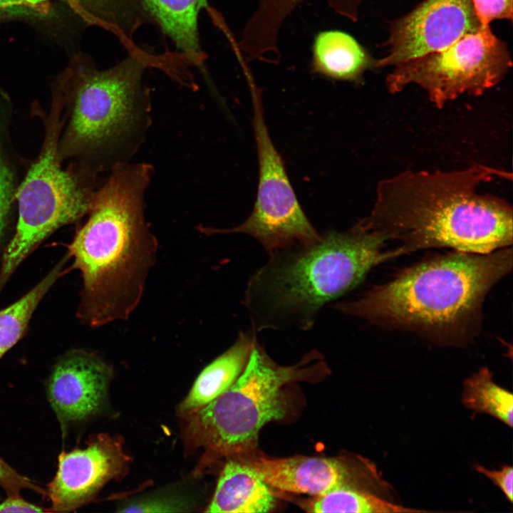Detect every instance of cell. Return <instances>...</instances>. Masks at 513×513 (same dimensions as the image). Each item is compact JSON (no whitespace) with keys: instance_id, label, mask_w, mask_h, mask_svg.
Instances as JSON below:
<instances>
[{"instance_id":"277c9868","label":"cell","mask_w":513,"mask_h":513,"mask_svg":"<svg viewBox=\"0 0 513 513\" xmlns=\"http://www.w3.org/2000/svg\"><path fill=\"white\" fill-rule=\"evenodd\" d=\"M360 222L311 244L275 252L252 274L244 303L252 328L310 330L322 308L358 285L377 265L398 256Z\"/></svg>"},{"instance_id":"ffe728a7","label":"cell","mask_w":513,"mask_h":513,"mask_svg":"<svg viewBox=\"0 0 513 513\" xmlns=\"http://www.w3.org/2000/svg\"><path fill=\"white\" fill-rule=\"evenodd\" d=\"M301 508L309 512L398 513L426 512L388 500L372 491L344 485L304 501Z\"/></svg>"},{"instance_id":"cb8c5ba5","label":"cell","mask_w":513,"mask_h":513,"mask_svg":"<svg viewBox=\"0 0 513 513\" xmlns=\"http://www.w3.org/2000/svg\"><path fill=\"white\" fill-rule=\"evenodd\" d=\"M482 26L496 19L512 20V0H471Z\"/></svg>"},{"instance_id":"ba28073f","label":"cell","mask_w":513,"mask_h":513,"mask_svg":"<svg viewBox=\"0 0 513 513\" xmlns=\"http://www.w3.org/2000/svg\"><path fill=\"white\" fill-rule=\"evenodd\" d=\"M511 66L507 46L485 26L445 49L395 66L386 78V86L395 93L416 84L441 108L462 94L482 95Z\"/></svg>"},{"instance_id":"7a4b0ae2","label":"cell","mask_w":513,"mask_h":513,"mask_svg":"<svg viewBox=\"0 0 513 513\" xmlns=\"http://www.w3.org/2000/svg\"><path fill=\"white\" fill-rule=\"evenodd\" d=\"M109 172L94 193L87 222L68 246L83 279L77 315L92 328L129 318L158 247L145 216L152 166L128 162Z\"/></svg>"},{"instance_id":"5b68a950","label":"cell","mask_w":513,"mask_h":513,"mask_svg":"<svg viewBox=\"0 0 513 513\" xmlns=\"http://www.w3.org/2000/svg\"><path fill=\"white\" fill-rule=\"evenodd\" d=\"M165 58L136 46L123 60L100 70L90 58L79 56L64 83L71 110L60 157L91 158L97 172L130 162L150 125L145 72L154 66L171 78L176 68Z\"/></svg>"},{"instance_id":"4fadbf2b","label":"cell","mask_w":513,"mask_h":513,"mask_svg":"<svg viewBox=\"0 0 513 513\" xmlns=\"http://www.w3.org/2000/svg\"><path fill=\"white\" fill-rule=\"evenodd\" d=\"M271 487L318 496L340 486L353 485L352 472L336 458L294 456L242 460Z\"/></svg>"},{"instance_id":"6da1fadb","label":"cell","mask_w":513,"mask_h":513,"mask_svg":"<svg viewBox=\"0 0 513 513\" xmlns=\"http://www.w3.org/2000/svg\"><path fill=\"white\" fill-rule=\"evenodd\" d=\"M507 173L482 165L454 171L407 170L383 180L359 222L398 244L400 256L430 248L487 254L511 247L512 207L477 187Z\"/></svg>"},{"instance_id":"9a60e30c","label":"cell","mask_w":513,"mask_h":513,"mask_svg":"<svg viewBox=\"0 0 513 513\" xmlns=\"http://www.w3.org/2000/svg\"><path fill=\"white\" fill-rule=\"evenodd\" d=\"M50 0H20L28 8L46 14ZM86 24L97 26L115 36L128 51L137 46L135 35L152 23L141 0H62Z\"/></svg>"},{"instance_id":"7c38bea8","label":"cell","mask_w":513,"mask_h":513,"mask_svg":"<svg viewBox=\"0 0 513 513\" xmlns=\"http://www.w3.org/2000/svg\"><path fill=\"white\" fill-rule=\"evenodd\" d=\"M111 368L96 353L73 349L53 367L47 396L63 430L96 413L105 400Z\"/></svg>"},{"instance_id":"e0dca14e","label":"cell","mask_w":513,"mask_h":513,"mask_svg":"<svg viewBox=\"0 0 513 513\" xmlns=\"http://www.w3.org/2000/svg\"><path fill=\"white\" fill-rule=\"evenodd\" d=\"M276 499L269 487L242 460H229L224 466L206 512L262 513L274 509Z\"/></svg>"},{"instance_id":"8992f818","label":"cell","mask_w":513,"mask_h":513,"mask_svg":"<svg viewBox=\"0 0 513 513\" xmlns=\"http://www.w3.org/2000/svg\"><path fill=\"white\" fill-rule=\"evenodd\" d=\"M326 370L312 351L299 363L283 366L266 354L256 338L242 373L225 392L205 406L183 417L189 445L220 457L253 450L262 427L283 418L286 403L281 388Z\"/></svg>"},{"instance_id":"9c48e42d","label":"cell","mask_w":513,"mask_h":513,"mask_svg":"<svg viewBox=\"0 0 513 513\" xmlns=\"http://www.w3.org/2000/svg\"><path fill=\"white\" fill-rule=\"evenodd\" d=\"M253 105V128L259 159V183L252 212L232 228L205 227L207 235L244 234L256 239L268 254L318 242L321 234L304 214L289 180L282 158L265 123L261 92L254 81L248 82Z\"/></svg>"},{"instance_id":"484cf974","label":"cell","mask_w":513,"mask_h":513,"mask_svg":"<svg viewBox=\"0 0 513 513\" xmlns=\"http://www.w3.org/2000/svg\"><path fill=\"white\" fill-rule=\"evenodd\" d=\"M0 485L9 496H19L23 489H29L36 493L44 494L46 492L31 481L26 477L21 475L13 467L8 465L0 457Z\"/></svg>"},{"instance_id":"83f0119b","label":"cell","mask_w":513,"mask_h":513,"mask_svg":"<svg viewBox=\"0 0 513 513\" xmlns=\"http://www.w3.org/2000/svg\"><path fill=\"white\" fill-rule=\"evenodd\" d=\"M49 512L42 507L31 504L19 496H9L0 503V512Z\"/></svg>"},{"instance_id":"30bf717a","label":"cell","mask_w":513,"mask_h":513,"mask_svg":"<svg viewBox=\"0 0 513 513\" xmlns=\"http://www.w3.org/2000/svg\"><path fill=\"white\" fill-rule=\"evenodd\" d=\"M481 26L471 0H425L393 24L388 53L375 67L395 66L441 51Z\"/></svg>"},{"instance_id":"3957f363","label":"cell","mask_w":513,"mask_h":513,"mask_svg":"<svg viewBox=\"0 0 513 513\" xmlns=\"http://www.w3.org/2000/svg\"><path fill=\"white\" fill-rule=\"evenodd\" d=\"M512 264V246L487 254L453 251L406 268L333 308L378 326L414 333L437 346H466L481 331L487 294Z\"/></svg>"},{"instance_id":"8fae6325","label":"cell","mask_w":513,"mask_h":513,"mask_svg":"<svg viewBox=\"0 0 513 513\" xmlns=\"http://www.w3.org/2000/svg\"><path fill=\"white\" fill-rule=\"evenodd\" d=\"M129 457L120 439L98 434L86 447L62 452L46 494L50 512L73 511L90 502L108 482L125 473Z\"/></svg>"},{"instance_id":"2e32d148","label":"cell","mask_w":513,"mask_h":513,"mask_svg":"<svg viewBox=\"0 0 513 513\" xmlns=\"http://www.w3.org/2000/svg\"><path fill=\"white\" fill-rule=\"evenodd\" d=\"M152 24L168 37L190 66L202 68L206 60L200 38L199 16L207 0H141Z\"/></svg>"},{"instance_id":"7402d4cb","label":"cell","mask_w":513,"mask_h":513,"mask_svg":"<svg viewBox=\"0 0 513 513\" xmlns=\"http://www.w3.org/2000/svg\"><path fill=\"white\" fill-rule=\"evenodd\" d=\"M462 387V403L466 408L487 414L512 428V393L494 383L487 367L480 368L467 378Z\"/></svg>"},{"instance_id":"f1b7e54d","label":"cell","mask_w":513,"mask_h":513,"mask_svg":"<svg viewBox=\"0 0 513 513\" xmlns=\"http://www.w3.org/2000/svg\"><path fill=\"white\" fill-rule=\"evenodd\" d=\"M31 14L39 13L26 6L20 0H0V18Z\"/></svg>"},{"instance_id":"d6986e66","label":"cell","mask_w":513,"mask_h":513,"mask_svg":"<svg viewBox=\"0 0 513 513\" xmlns=\"http://www.w3.org/2000/svg\"><path fill=\"white\" fill-rule=\"evenodd\" d=\"M375 61L349 33L326 30L314 38L311 68L328 78L359 83L365 71L375 67Z\"/></svg>"},{"instance_id":"d4e9b609","label":"cell","mask_w":513,"mask_h":513,"mask_svg":"<svg viewBox=\"0 0 513 513\" xmlns=\"http://www.w3.org/2000/svg\"><path fill=\"white\" fill-rule=\"evenodd\" d=\"M14 194L12 172L0 150V240L7 224Z\"/></svg>"},{"instance_id":"4316f807","label":"cell","mask_w":513,"mask_h":513,"mask_svg":"<svg viewBox=\"0 0 513 513\" xmlns=\"http://www.w3.org/2000/svg\"><path fill=\"white\" fill-rule=\"evenodd\" d=\"M475 470L490 480L505 495L509 502L513 499V469L508 465H504L499 470H489L484 466L476 464Z\"/></svg>"},{"instance_id":"52a82bcc","label":"cell","mask_w":513,"mask_h":513,"mask_svg":"<svg viewBox=\"0 0 513 513\" xmlns=\"http://www.w3.org/2000/svg\"><path fill=\"white\" fill-rule=\"evenodd\" d=\"M63 101L56 96L46 119L40 155L16 193L19 219L0 266V290L22 261L61 227L88 214L97 187V173L90 167L64 170L60 165L59 134Z\"/></svg>"},{"instance_id":"44dd1931","label":"cell","mask_w":513,"mask_h":513,"mask_svg":"<svg viewBox=\"0 0 513 513\" xmlns=\"http://www.w3.org/2000/svg\"><path fill=\"white\" fill-rule=\"evenodd\" d=\"M62 259L30 291L0 309V359L24 336L38 304L61 276L68 256Z\"/></svg>"},{"instance_id":"ac0fdd59","label":"cell","mask_w":513,"mask_h":513,"mask_svg":"<svg viewBox=\"0 0 513 513\" xmlns=\"http://www.w3.org/2000/svg\"><path fill=\"white\" fill-rule=\"evenodd\" d=\"M256 334L252 328L240 331L234 344L202 370L179 406L182 416L202 408L231 387L247 365Z\"/></svg>"},{"instance_id":"603a6c76","label":"cell","mask_w":513,"mask_h":513,"mask_svg":"<svg viewBox=\"0 0 513 513\" xmlns=\"http://www.w3.org/2000/svg\"><path fill=\"white\" fill-rule=\"evenodd\" d=\"M192 505L185 498L172 494L146 497L123 507L120 512H186Z\"/></svg>"},{"instance_id":"5bb4252c","label":"cell","mask_w":513,"mask_h":513,"mask_svg":"<svg viewBox=\"0 0 513 513\" xmlns=\"http://www.w3.org/2000/svg\"><path fill=\"white\" fill-rule=\"evenodd\" d=\"M304 0H259L237 43L246 61H280L279 34L284 21ZM339 15L356 21L362 0H326Z\"/></svg>"}]
</instances>
